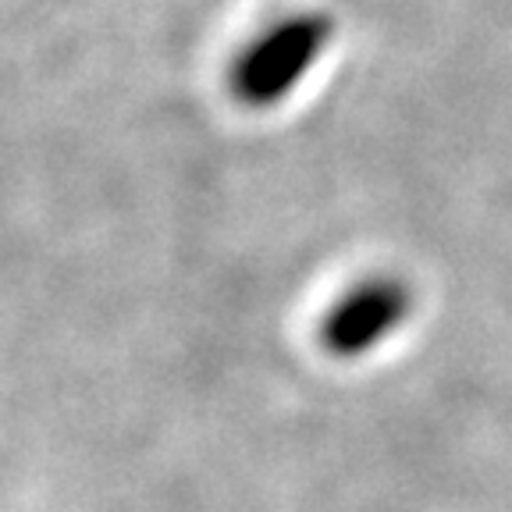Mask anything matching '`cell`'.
<instances>
[{
  "mask_svg": "<svg viewBox=\"0 0 512 512\" xmlns=\"http://www.w3.org/2000/svg\"><path fill=\"white\" fill-rule=\"evenodd\" d=\"M331 40V18L320 11L292 15L253 40L232 68V93L246 107H271L296 89Z\"/></svg>",
  "mask_w": 512,
  "mask_h": 512,
  "instance_id": "obj_1",
  "label": "cell"
},
{
  "mask_svg": "<svg viewBox=\"0 0 512 512\" xmlns=\"http://www.w3.org/2000/svg\"><path fill=\"white\" fill-rule=\"evenodd\" d=\"M409 288L395 278H370L356 285L328 310L320 324V345L331 356H363L367 349L381 345L402 320L409 317Z\"/></svg>",
  "mask_w": 512,
  "mask_h": 512,
  "instance_id": "obj_2",
  "label": "cell"
}]
</instances>
